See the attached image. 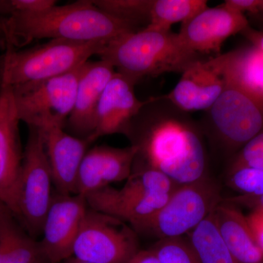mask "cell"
<instances>
[{
  "label": "cell",
  "instance_id": "obj_5",
  "mask_svg": "<svg viewBox=\"0 0 263 263\" xmlns=\"http://www.w3.org/2000/svg\"><path fill=\"white\" fill-rule=\"evenodd\" d=\"M165 175L143 166L121 189L106 186L86 197L88 207L114 216L133 228L163 206L177 187Z\"/></svg>",
  "mask_w": 263,
  "mask_h": 263
},
{
  "label": "cell",
  "instance_id": "obj_6",
  "mask_svg": "<svg viewBox=\"0 0 263 263\" xmlns=\"http://www.w3.org/2000/svg\"><path fill=\"white\" fill-rule=\"evenodd\" d=\"M221 201L219 186L207 176L178 186L158 212L133 229L160 240L182 237L201 224Z\"/></svg>",
  "mask_w": 263,
  "mask_h": 263
},
{
  "label": "cell",
  "instance_id": "obj_33",
  "mask_svg": "<svg viewBox=\"0 0 263 263\" xmlns=\"http://www.w3.org/2000/svg\"><path fill=\"white\" fill-rule=\"evenodd\" d=\"M8 0H0V17L8 13Z\"/></svg>",
  "mask_w": 263,
  "mask_h": 263
},
{
  "label": "cell",
  "instance_id": "obj_29",
  "mask_svg": "<svg viewBox=\"0 0 263 263\" xmlns=\"http://www.w3.org/2000/svg\"><path fill=\"white\" fill-rule=\"evenodd\" d=\"M247 219L257 245L263 252V211H252Z\"/></svg>",
  "mask_w": 263,
  "mask_h": 263
},
{
  "label": "cell",
  "instance_id": "obj_18",
  "mask_svg": "<svg viewBox=\"0 0 263 263\" xmlns=\"http://www.w3.org/2000/svg\"><path fill=\"white\" fill-rule=\"evenodd\" d=\"M64 128L51 126L40 129L57 193L75 195L78 171L90 143L67 133Z\"/></svg>",
  "mask_w": 263,
  "mask_h": 263
},
{
  "label": "cell",
  "instance_id": "obj_37",
  "mask_svg": "<svg viewBox=\"0 0 263 263\" xmlns=\"http://www.w3.org/2000/svg\"><path fill=\"white\" fill-rule=\"evenodd\" d=\"M5 212H10L9 209H8L3 202H0V214H3V213ZM11 213V212H10ZM12 214V213H11Z\"/></svg>",
  "mask_w": 263,
  "mask_h": 263
},
{
  "label": "cell",
  "instance_id": "obj_20",
  "mask_svg": "<svg viewBox=\"0 0 263 263\" xmlns=\"http://www.w3.org/2000/svg\"><path fill=\"white\" fill-rule=\"evenodd\" d=\"M212 214L219 234L235 263H263V252L247 216L226 200L216 207Z\"/></svg>",
  "mask_w": 263,
  "mask_h": 263
},
{
  "label": "cell",
  "instance_id": "obj_24",
  "mask_svg": "<svg viewBox=\"0 0 263 263\" xmlns=\"http://www.w3.org/2000/svg\"><path fill=\"white\" fill-rule=\"evenodd\" d=\"M153 0H94L93 4L114 18L133 24L149 22L151 7Z\"/></svg>",
  "mask_w": 263,
  "mask_h": 263
},
{
  "label": "cell",
  "instance_id": "obj_13",
  "mask_svg": "<svg viewBox=\"0 0 263 263\" xmlns=\"http://www.w3.org/2000/svg\"><path fill=\"white\" fill-rule=\"evenodd\" d=\"M249 25L245 14L222 4L200 12L181 25L178 34L183 44L195 53H219L227 39Z\"/></svg>",
  "mask_w": 263,
  "mask_h": 263
},
{
  "label": "cell",
  "instance_id": "obj_32",
  "mask_svg": "<svg viewBox=\"0 0 263 263\" xmlns=\"http://www.w3.org/2000/svg\"><path fill=\"white\" fill-rule=\"evenodd\" d=\"M128 263H161L152 250L139 251Z\"/></svg>",
  "mask_w": 263,
  "mask_h": 263
},
{
  "label": "cell",
  "instance_id": "obj_34",
  "mask_svg": "<svg viewBox=\"0 0 263 263\" xmlns=\"http://www.w3.org/2000/svg\"><path fill=\"white\" fill-rule=\"evenodd\" d=\"M252 19L255 22L257 26H258L259 30L263 32V18L259 16H252Z\"/></svg>",
  "mask_w": 263,
  "mask_h": 263
},
{
  "label": "cell",
  "instance_id": "obj_3",
  "mask_svg": "<svg viewBox=\"0 0 263 263\" xmlns=\"http://www.w3.org/2000/svg\"><path fill=\"white\" fill-rule=\"evenodd\" d=\"M98 56L136 84L146 77L182 74L189 66L204 59L186 48L179 34L148 27L106 43Z\"/></svg>",
  "mask_w": 263,
  "mask_h": 263
},
{
  "label": "cell",
  "instance_id": "obj_2",
  "mask_svg": "<svg viewBox=\"0 0 263 263\" xmlns=\"http://www.w3.org/2000/svg\"><path fill=\"white\" fill-rule=\"evenodd\" d=\"M138 30L99 9L92 0H79L40 13L9 10L0 17V46L17 49L44 38L108 43Z\"/></svg>",
  "mask_w": 263,
  "mask_h": 263
},
{
  "label": "cell",
  "instance_id": "obj_19",
  "mask_svg": "<svg viewBox=\"0 0 263 263\" xmlns=\"http://www.w3.org/2000/svg\"><path fill=\"white\" fill-rule=\"evenodd\" d=\"M228 84L263 105V52L250 44L210 58Z\"/></svg>",
  "mask_w": 263,
  "mask_h": 263
},
{
  "label": "cell",
  "instance_id": "obj_16",
  "mask_svg": "<svg viewBox=\"0 0 263 263\" xmlns=\"http://www.w3.org/2000/svg\"><path fill=\"white\" fill-rule=\"evenodd\" d=\"M136 84L126 76L116 72L100 98L95 128L91 143L100 137L123 133L125 134L129 124L139 113L146 100H138L135 93Z\"/></svg>",
  "mask_w": 263,
  "mask_h": 263
},
{
  "label": "cell",
  "instance_id": "obj_27",
  "mask_svg": "<svg viewBox=\"0 0 263 263\" xmlns=\"http://www.w3.org/2000/svg\"><path fill=\"white\" fill-rule=\"evenodd\" d=\"M230 166L263 169V130L235 154Z\"/></svg>",
  "mask_w": 263,
  "mask_h": 263
},
{
  "label": "cell",
  "instance_id": "obj_15",
  "mask_svg": "<svg viewBox=\"0 0 263 263\" xmlns=\"http://www.w3.org/2000/svg\"><path fill=\"white\" fill-rule=\"evenodd\" d=\"M116 72L113 66L101 60L88 61L83 66L75 103L65 124L71 135L91 143L90 138L94 133L100 98Z\"/></svg>",
  "mask_w": 263,
  "mask_h": 263
},
{
  "label": "cell",
  "instance_id": "obj_26",
  "mask_svg": "<svg viewBox=\"0 0 263 263\" xmlns=\"http://www.w3.org/2000/svg\"><path fill=\"white\" fill-rule=\"evenodd\" d=\"M230 187L245 196L263 195V169L255 167H231L228 175Z\"/></svg>",
  "mask_w": 263,
  "mask_h": 263
},
{
  "label": "cell",
  "instance_id": "obj_38",
  "mask_svg": "<svg viewBox=\"0 0 263 263\" xmlns=\"http://www.w3.org/2000/svg\"><path fill=\"white\" fill-rule=\"evenodd\" d=\"M0 202H1V201H0Z\"/></svg>",
  "mask_w": 263,
  "mask_h": 263
},
{
  "label": "cell",
  "instance_id": "obj_22",
  "mask_svg": "<svg viewBox=\"0 0 263 263\" xmlns=\"http://www.w3.org/2000/svg\"><path fill=\"white\" fill-rule=\"evenodd\" d=\"M208 8L205 0H153L146 27L168 32L174 24H185Z\"/></svg>",
  "mask_w": 263,
  "mask_h": 263
},
{
  "label": "cell",
  "instance_id": "obj_25",
  "mask_svg": "<svg viewBox=\"0 0 263 263\" xmlns=\"http://www.w3.org/2000/svg\"><path fill=\"white\" fill-rule=\"evenodd\" d=\"M151 250L161 263H202L190 239L183 236L159 240Z\"/></svg>",
  "mask_w": 263,
  "mask_h": 263
},
{
  "label": "cell",
  "instance_id": "obj_23",
  "mask_svg": "<svg viewBox=\"0 0 263 263\" xmlns=\"http://www.w3.org/2000/svg\"><path fill=\"white\" fill-rule=\"evenodd\" d=\"M212 214L189 233V239L202 263H235L219 234Z\"/></svg>",
  "mask_w": 263,
  "mask_h": 263
},
{
  "label": "cell",
  "instance_id": "obj_30",
  "mask_svg": "<svg viewBox=\"0 0 263 263\" xmlns=\"http://www.w3.org/2000/svg\"><path fill=\"white\" fill-rule=\"evenodd\" d=\"M226 201L233 205H242L252 209V211H263V195L259 196H239L226 199Z\"/></svg>",
  "mask_w": 263,
  "mask_h": 263
},
{
  "label": "cell",
  "instance_id": "obj_7",
  "mask_svg": "<svg viewBox=\"0 0 263 263\" xmlns=\"http://www.w3.org/2000/svg\"><path fill=\"white\" fill-rule=\"evenodd\" d=\"M84 65L62 76L12 87L20 122L39 129L65 127L73 108Z\"/></svg>",
  "mask_w": 263,
  "mask_h": 263
},
{
  "label": "cell",
  "instance_id": "obj_10",
  "mask_svg": "<svg viewBox=\"0 0 263 263\" xmlns=\"http://www.w3.org/2000/svg\"><path fill=\"white\" fill-rule=\"evenodd\" d=\"M207 113L214 139L228 152L236 154L263 130V105L226 81Z\"/></svg>",
  "mask_w": 263,
  "mask_h": 263
},
{
  "label": "cell",
  "instance_id": "obj_36",
  "mask_svg": "<svg viewBox=\"0 0 263 263\" xmlns=\"http://www.w3.org/2000/svg\"><path fill=\"white\" fill-rule=\"evenodd\" d=\"M253 16H259L263 18V0H259L258 9H257V15Z\"/></svg>",
  "mask_w": 263,
  "mask_h": 263
},
{
  "label": "cell",
  "instance_id": "obj_11",
  "mask_svg": "<svg viewBox=\"0 0 263 263\" xmlns=\"http://www.w3.org/2000/svg\"><path fill=\"white\" fill-rule=\"evenodd\" d=\"M86 197L57 193L52 198L38 242L43 259L61 263L73 256V247L88 209Z\"/></svg>",
  "mask_w": 263,
  "mask_h": 263
},
{
  "label": "cell",
  "instance_id": "obj_28",
  "mask_svg": "<svg viewBox=\"0 0 263 263\" xmlns=\"http://www.w3.org/2000/svg\"><path fill=\"white\" fill-rule=\"evenodd\" d=\"M8 11L22 13H40L56 6L54 0H8Z\"/></svg>",
  "mask_w": 263,
  "mask_h": 263
},
{
  "label": "cell",
  "instance_id": "obj_14",
  "mask_svg": "<svg viewBox=\"0 0 263 263\" xmlns=\"http://www.w3.org/2000/svg\"><path fill=\"white\" fill-rule=\"evenodd\" d=\"M137 155L133 145L125 148L103 145L87 151L78 171L75 195L86 197L110 183L126 181L133 173Z\"/></svg>",
  "mask_w": 263,
  "mask_h": 263
},
{
  "label": "cell",
  "instance_id": "obj_8",
  "mask_svg": "<svg viewBox=\"0 0 263 263\" xmlns=\"http://www.w3.org/2000/svg\"><path fill=\"white\" fill-rule=\"evenodd\" d=\"M28 127V139L19 179V221L30 233L37 234L42 232L43 222L53 198V179L42 132L33 126Z\"/></svg>",
  "mask_w": 263,
  "mask_h": 263
},
{
  "label": "cell",
  "instance_id": "obj_31",
  "mask_svg": "<svg viewBox=\"0 0 263 263\" xmlns=\"http://www.w3.org/2000/svg\"><path fill=\"white\" fill-rule=\"evenodd\" d=\"M240 34L248 40L250 44L258 48L263 52V32L253 28L250 25Z\"/></svg>",
  "mask_w": 263,
  "mask_h": 263
},
{
  "label": "cell",
  "instance_id": "obj_4",
  "mask_svg": "<svg viewBox=\"0 0 263 263\" xmlns=\"http://www.w3.org/2000/svg\"><path fill=\"white\" fill-rule=\"evenodd\" d=\"M106 43L51 40L18 51L8 48L0 56V88L47 80L80 67L98 55Z\"/></svg>",
  "mask_w": 263,
  "mask_h": 263
},
{
  "label": "cell",
  "instance_id": "obj_21",
  "mask_svg": "<svg viewBox=\"0 0 263 263\" xmlns=\"http://www.w3.org/2000/svg\"><path fill=\"white\" fill-rule=\"evenodd\" d=\"M38 242L24 233L10 212L0 214V263H39Z\"/></svg>",
  "mask_w": 263,
  "mask_h": 263
},
{
  "label": "cell",
  "instance_id": "obj_9",
  "mask_svg": "<svg viewBox=\"0 0 263 263\" xmlns=\"http://www.w3.org/2000/svg\"><path fill=\"white\" fill-rule=\"evenodd\" d=\"M139 251L133 227L88 208L74 245L73 257L94 263H128Z\"/></svg>",
  "mask_w": 263,
  "mask_h": 263
},
{
  "label": "cell",
  "instance_id": "obj_35",
  "mask_svg": "<svg viewBox=\"0 0 263 263\" xmlns=\"http://www.w3.org/2000/svg\"><path fill=\"white\" fill-rule=\"evenodd\" d=\"M63 263H94V262H86V261L81 260V259L76 258L75 257H73V256H72V257H70V258L67 259V260H65V262H63Z\"/></svg>",
  "mask_w": 263,
  "mask_h": 263
},
{
  "label": "cell",
  "instance_id": "obj_17",
  "mask_svg": "<svg viewBox=\"0 0 263 263\" xmlns=\"http://www.w3.org/2000/svg\"><path fill=\"white\" fill-rule=\"evenodd\" d=\"M226 81L209 60H198L189 66L169 94L164 95L180 110H207L222 93Z\"/></svg>",
  "mask_w": 263,
  "mask_h": 263
},
{
  "label": "cell",
  "instance_id": "obj_1",
  "mask_svg": "<svg viewBox=\"0 0 263 263\" xmlns=\"http://www.w3.org/2000/svg\"><path fill=\"white\" fill-rule=\"evenodd\" d=\"M125 135L138 149L136 159L178 186L207 176L206 151L198 127L164 96L146 100Z\"/></svg>",
  "mask_w": 263,
  "mask_h": 263
},
{
  "label": "cell",
  "instance_id": "obj_12",
  "mask_svg": "<svg viewBox=\"0 0 263 263\" xmlns=\"http://www.w3.org/2000/svg\"><path fill=\"white\" fill-rule=\"evenodd\" d=\"M13 89L0 88V201L19 221L18 195L24 152Z\"/></svg>",
  "mask_w": 263,
  "mask_h": 263
}]
</instances>
